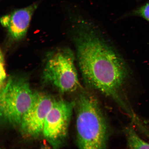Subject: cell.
<instances>
[{"mask_svg":"<svg viewBox=\"0 0 149 149\" xmlns=\"http://www.w3.org/2000/svg\"><path fill=\"white\" fill-rule=\"evenodd\" d=\"M73 31L72 40L85 83L129 111L123 94L128 75L123 59L88 26L79 24Z\"/></svg>","mask_w":149,"mask_h":149,"instance_id":"cell-1","label":"cell"},{"mask_svg":"<svg viewBox=\"0 0 149 149\" xmlns=\"http://www.w3.org/2000/svg\"><path fill=\"white\" fill-rule=\"evenodd\" d=\"M75 107L78 146L81 149L106 148L109 127L96 98L84 91L78 97Z\"/></svg>","mask_w":149,"mask_h":149,"instance_id":"cell-2","label":"cell"},{"mask_svg":"<svg viewBox=\"0 0 149 149\" xmlns=\"http://www.w3.org/2000/svg\"><path fill=\"white\" fill-rule=\"evenodd\" d=\"M35 96L25 74H16L9 76L1 89L0 114L3 123L19 127Z\"/></svg>","mask_w":149,"mask_h":149,"instance_id":"cell-3","label":"cell"},{"mask_svg":"<svg viewBox=\"0 0 149 149\" xmlns=\"http://www.w3.org/2000/svg\"><path fill=\"white\" fill-rule=\"evenodd\" d=\"M75 57L70 48H57L47 53L45 59L42 79L61 92L75 91L80 83L74 65Z\"/></svg>","mask_w":149,"mask_h":149,"instance_id":"cell-4","label":"cell"},{"mask_svg":"<svg viewBox=\"0 0 149 149\" xmlns=\"http://www.w3.org/2000/svg\"><path fill=\"white\" fill-rule=\"evenodd\" d=\"M75 102L55 100L47 113L42 134L54 148L61 146L66 140Z\"/></svg>","mask_w":149,"mask_h":149,"instance_id":"cell-5","label":"cell"},{"mask_svg":"<svg viewBox=\"0 0 149 149\" xmlns=\"http://www.w3.org/2000/svg\"><path fill=\"white\" fill-rule=\"evenodd\" d=\"M54 100L48 95L35 92L34 101L24 115L19 126L24 137L36 138L42 134L47 115Z\"/></svg>","mask_w":149,"mask_h":149,"instance_id":"cell-6","label":"cell"},{"mask_svg":"<svg viewBox=\"0 0 149 149\" xmlns=\"http://www.w3.org/2000/svg\"><path fill=\"white\" fill-rule=\"evenodd\" d=\"M37 7V3H33L25 8L17 9L1 18V25L6 29L9 40L17 42L25 38Z\"/></svg>","mask_w":149,"mask_h":149,"instance_id":"cell-7","label":"cell"},{"mask_svg":"<svg viewBox=\"0 0 149 149\" xmlns=\"http://www.w3.org/2000/svg\"><path fill=\"white\" fill-rule=\"evenodd\" d=\"M127 146L132 149H149V143L140 137L132 127L125 129Z\"/></svg>","mask_w":149,"mask_h":149,"instance_id":"cell-8","label":"cell"},{"mask_svg":"<svg viewBox=\"0 0 149 149\" xmlns=\"http://www.w3.org/2000/svg\"><path fill=\"white\" fill-rule=\"evenodd\" d=\"M132 14L140 17L149 22V3L136 9Z\"/></svg>","mask_w":149,"mask_h":149,"instance_id":"cell-9","label":"cell"},{"mask_svg":"<svg viewBox=\"0 0 149 149\" xmlns=\"http://www.w3.org/2000/svg\"><path fill=\"white\" fill-rule=\"evenodd\" d=\"M4 55L1 50L0 59V86L1 89L4 86L7 81Z\"/></svg>","mask_w":149,"mask_h":149,"instance_id":"cell-10","label":"cell"}]
</instances>
